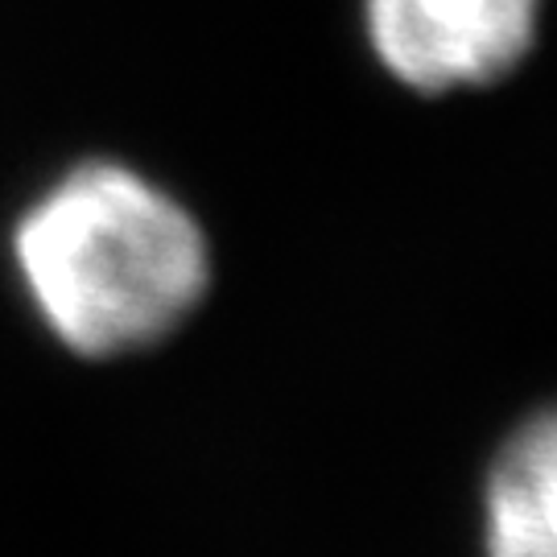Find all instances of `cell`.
I'll list each match as a JSON object with an SVG mask.
<instances>
[{
  "instance_id": "cell-1",
  "label": "cell",
  "mask_w": 557,
  "mask_h": 557,
  "mask_svg": "<svg viewBox=\"0 0 557 557\" xmlns=\"http://www.w3.org/2000/svg\"><path fill=\"white\" fill-rule=\"evenodd\" d=\"M25 289L79 356L153 347L195 314L211 257L195 215L124 165H83L17 227Z\"/></svg>"
},
{
  "instance_id": "cell-2",
  "label": "cell",
  "mask_w": 557,
  "mask_h": 557,
  "mask_svg": "<svg viewBox=\"0 0 557 557\" xmlns=\"http://www.w3.org/2000/svg\"><path fill=\"white\" fill-rule=\"evenodd\" d=\"M384 71L442 96L512 75L537 38L541 0H363Z\"/></svg>"
},
{
  "instance_id": "cell-3",
  "label": "cell",
  "mask_w": 557,
  "mask_h": 557,
  "mask_svg": "<svg viewBox=\"0 0 557 557\" xmlns=\"http://www.w3.org/2000/svg\"><path fill=\"white\" fill-rule=\"evenodd\" d=\"M487 557H557V405L520 421L487 467Z\"/></svg>"
}]
</instances>
